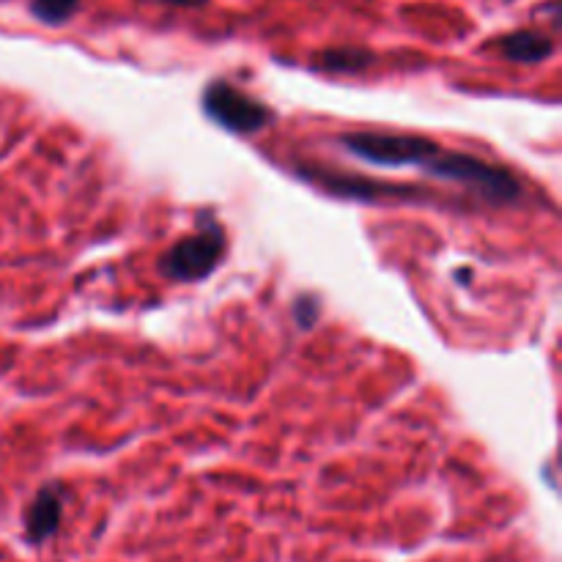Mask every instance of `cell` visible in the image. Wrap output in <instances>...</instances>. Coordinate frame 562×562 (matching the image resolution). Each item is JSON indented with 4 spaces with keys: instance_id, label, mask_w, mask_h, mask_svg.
I'll return each instance as SVG.
<instances>
[{
    "instance_id": "277c9868",
    "label": "cell",
    "mask_w": 562,
    "mask_h": 562,
    "mask_svg": "<svg viewBox=\"0 0 562 562\" xmlns=\"http://www.w3.org/2000/svg\"><path fill=\"white\" fill-rule=\"evenodd\" d=\"M225 231L217 223L203 225L201 234L184 236L168 250L162 261V272L176 283H195L209 278L220 267L225 256Z\"/></svg>"
},
{
    "instance_id": "7a4b0ae2",
    "label": "cell",
    "mask_w": 562,
    "mask_h": 562,
    "mask_svg": "<svg viewBox=\"0 0 562 562\" xmlns=\"http://www.w3.org/2000/svg\"><path fill=\"white\" fill-rule=\"evenodd\" d=\"M340 146L351 157L376 168H423L426 159L439 148L437 140L423 135H384V132H351Z\"/></svg>"
},
{
    "instance_id": "6da1fadb",
    "label": "cell",
    "mask_w": 562,
    "mask_h": 562,
    "mask_svg": "<svg viewBox=\"0 0 562 562\" xmlns=\"http://www.w3.org/2000/svg\"><path fill=\"white\" fill-rule=\"evenodd\" d=\"M420 170L437 176V179L472 187L477 195L486 198L488 203H497V206L516 203L521 198V184L508 170L483 162L481 157H470L464 151H448V148L439 146Z\"/></svg>"
},
{
    "instance_id": "3957f363",
    "label": "cell",
    "mask_w": 562,
    "mask_h": 562,
    "mask_svg": "<svg viewBox=\"0 0 562 562\" xmlns=\"http://www.w3.org/2000/svg\"><path fill=\"white\" fill-rule=\"evenodd\" d=\"M201 104L209 119L217 121L228 132H236V135H256L274 121V113L261 99L250 97V93L225 80L209 82L203 88Z\"/></svg>"
},
{
    "instance_id": "30bf717a",
    "label": "cell",
    "mask_w": 562,
    "mask_h": 562,
    "mask_svg": "<svg viewBox=\"0 0 562 562\" xmlns=\"http://www.w3.org/2000/svg\"><path fill=\"white\" fill-rule=\"evenodd\" d=\"M159 3H168V5H181V9H198V5L209 3V0H159Z\"/></svg>"
},
{
    "instance_id": "5b68a950",
    "label": "cell",
    "mask_w": 562,
    "mask_h": 562,
    "mask_svg": "<svg viewBox=\"0 0 562 562\" xmlns=\"http://www.w3.org/2000/svg\"><path fill=\"white\" fill-rule=\"evenodd\" d=\"M64 516V492L58 483H49L33 497L25 510V538L31 543H44L58 532Z\"/></svg>"
},
{
    "instance_id": "8992f818",
    "label": "cell",
    "mask_w": 562,
    "mask_h": 562,
    "mask_svg": "<svg viewBox=\"0 0 562 562\" xmlns=\"http://www.w3.org/2000/svg\"><path fill=\"white\" fill-rule=\"evenodd\" d=\"M503 58L514 64H543L554 55V38L549 33L527 27V31H514L497 42Z\"/></svg>"
},
{
    "instance_id": "ba28073f",
    "label": "cell",
    "mask_w": 562,
    "mask_h": 562,
    "mask_svg": "<svg viewBox=\"0 0 562 562\" xmlns=\"http://www.w3.org/2000/svg\"><path fill=\"white\" fill-rule=\"evenodd\" d=\"M82 0H31V11L44 25H64L75 16Z\"/></svg>"
},
{
    "instance_id": "52a82bcc",
    "label": "cell",
    "mask_w": 562,
    "mask_h": 562,
    "mask_svg": "<svg viewBox=\"0 0 562 562\" xmlns=\"http://www.w3.org/2000/svg\"><path fill=\"white\" fill-rule=\"evenodd\" d=\"M373 64V55L362 47H333L324 49L316 58V66L324 71H362Z\"/></svg>"
},
{
    "instance_id": "9c48e42d",
    "label": "cell",
    "mask_w": 562,
    "mask_h": 562,
    "mask_svg": "<svg viewBox=\"0 0 562 562\" xmlns=\"http://www.w3.org/2000/svg\"><path fill=\"white\" fill-rule=\"evenodd\" d=\"M294 316H296V322H300L302 329H311L318 318V302L313 300V296H302V300H296Z\"/></svg>"
}]
</instances>
